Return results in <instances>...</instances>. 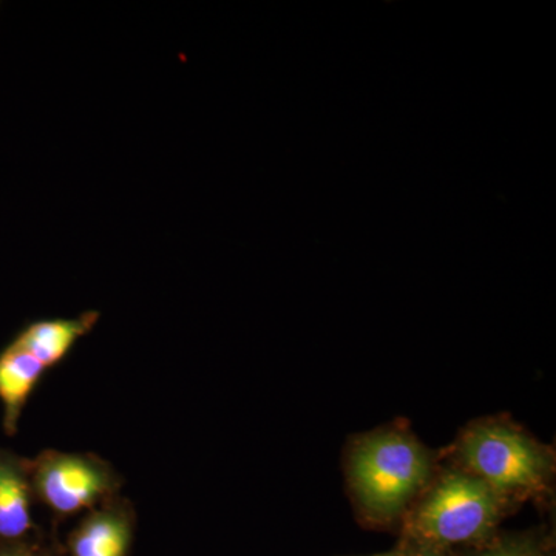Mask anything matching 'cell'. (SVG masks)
Returning <instances> with one entry per match:
<instances>
[{"label": "cell", "instance_id": "7c38bea8", "mask_svg": "<svg viewBox=\"0 0 556 556\" xmlns=\"http://www.w3.org/2000/svg\"><path fill=\"white\" fill-rule=\"evenodd\" d=\"M375 556H404V555L399 554V552H391V554L375 555Z\"/></svg>", "mask_w": 556, "mask_h": 556}, {"label": "cell", "instance_id": "7a4b0ae2", "mask_svg": "<svg viewBox=\"0 0 556 556\" xmlns=\"http://www.w3.org/2000/svg\"><path fill=\"white\" fill-rule=\"evenodd\" d=\"M457 453L464 470L482 479L507 501L543 495L554 477L551 450L501 420L468 428Z\"/></svg>", "mask_w": 556, "mask_h": 556}, {"label": "cell", "instance_id": "6da1fadb", "mask_svg": "<svg viewBox=\"0 0 556 556\" xmlns=\"http://www.w3.org/2000/svg\"><path fill=\"white\" fill-rule=\"evenodd\" d=\"M431 473L430 455L415 438L379 431L358 441L348 459V478L358 506L375 521L397 518Z\"/></svg>", "mask_w": 556, "mask_h": 556}, {"label": "cell", "instance_id": "ba28073f", "mask_svg": "<svg viewBox=\"0 0 556 556\" xmlns=\"http://www.w3.org/2000/svg\"><path fill=\"white\" fill-rule=\"evenodd\" d=\"M43 372L46 368L38 358L14 342L0 353V402L7 433H16L22 409Z\"/></svg>", "mask_w": 556, "mask_h": 556}, {"label": "cell", "instance_id": "9c48e42d", "mask_svg": "<svg viewBox=\"0 0 556 556\" xmlns=\"http://www.w3.org/2000/svg\"><path fill=\"white\" fill-rule=\"evenodd\" d=\"M475 556H546L543 548L532 541L506 540L492 544Z\"/></svg>", "mask_w": 556, "mask_h": 556}, {"label": "cell", "instance_id": "277c9868", "mask_svg": "<svg viewBox=\"0 0 556 556\" xmlns=\"http://www.w3.org/2000/svg\"><path fill=\"white\" fill-rule=\"evenodd\" d=\"M33 492L60 517H72L115 500L119 478L108 463L93 455L42 452L28 460Z\"/></svg>", "mask_w": 556, "mask_h": 556}, {"label": "cell", "instance_id": "30bf717a", "mask_svg": "<svg viewBox=\"0 0 556 556\" xmlns=\"http://www.w3.org/2000/svg\"><path fill=\"white\" fill-rule=\"evenodd\" d=\"M0 556H50L43 554V552L38 551V548H33L27 546L24 541H20V543H0Z\"/></svg>", "mask_w": 556, "mask_h": 556}, {"label": "cell", "instance_id": "52a82bcc", "mask_svg": "<svg viewBox=\"0 0 556 556\" xmlns=\"http://www.w3.org/2000/svg\"><path fill=\"white\" fill-rule=\"evenodd\" d=\"M98 318L100 314L89 311L76 318L35 321L13 342L38 358L43 368L49 369L60 364L75 343L93 329Z\"/></svg>", "mask_w": 556, "mask_h": 556}, {"label": "cell", "instance_id": "3957f363", "mask_svg": "<svg viewBox=\"0 0 556 556\" xmlns=\"http://www.w3.org/2000/svg\"><path fill=\"white\" fill-rule=\"evenodd\" d=\"M508 501L466 470L442 477L409 517L408 532L417 544L439 548L484 541Z\"/></svg>", "mask_w": 556, "mask_h": 556}, {"label": "cell", "instance_id": "5b68a950", "mask_svg": "<svg viewBox=\"0 0 556 556\" xmlns=\"http://www.w3.org/2000/svg\"><path fill=\"white\" fill-rule=\"evenodd\" d=\"M134 540V514L112 500L93 508L68 538L70 556H127Z\"/></svg>", "mask_w": 556, "mask_h": 556}, {"label": "cell", "instance_id": "8992f818", "mask_svg": "<svg viewBox=\"0 0 556 556\" xmlns=\"http://www.w3.org/2000/svg\"><path fill=\"white\" fill-rule=\"evenodd\" d=\"M33 500L28 460L0 448V543H20L31 532Z\"/></svg>", "mask_w": 556, "mask_h": 556}, {"label": "cell", "instance_id": "8fae6325", "mask_svg": "<svg viewBox=\"0 0 556 556\" xmlns=\"http://www.w3.org/2000/svg\"><path fill=\"white\" fill-rule=\"evenodd\" d=\"M416 544L409 556H448L445 548H439L433 546H427V544Z\"/></svg>", "mask_w": 556, "mask_h": 556}]
</instances>
